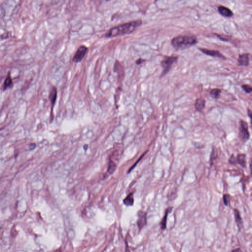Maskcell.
Returning <instances> with one entry per match:
<instances>
[{
    "mask_svg": "<svg viewBox=\"0 0 252 252\" xmlns=\"http://www.w3.org/2000/svg\"><path fill=\"white\" fill-rule=\"evenodd\" d=\"M239 136L242 141L246 142L250 138V133L248 130V126L247 122L241 120L239 122Z\"/></svg>",
    "mask_w": 252,
    "mask_h": 252,
    "instance_id": "cell-4",
    "label": "cell"
},
{
    "mask_svg": "<svg viewBox=\"0 0 252 252\" xmlns=\"http://www.w3.org/2000/svg\"><path fill=\"white\" fill-rule=\"evenodd\" d=\"M172 209L173 207H168V208H167L166 209L164 217L162 218V220L160 221V229H162V231L165 230L166 229L168 215L172 211Z\"/></svg>",
    "mask_w": 252,
    "mask_h": 252,
    "instance_id": "cell-8",
    "label": "cell"
},
{
    "mask_svg": "<svg viewBox=\"0 0 252 252\" xmlns=\"http://www.w3.org/2000/svg\"><path fill=\"white\" fill-rule=\"evenodd\" d=\"M57 97V90L56 87L53 86L51 88L49 94V99L52 107L54 106Z\"/></svg>",
    "mask_w": 252,
    "mask_h": 252,
    "instance_id": "cell-12",
    "label": "cell"
},
{
    "mask_svg": "<svg viewBox=\"0 0 252 252\" xmlns=\"http://www.w3.org/2000/svg\"><path fill=\"white\" fill-rule=\"evenodd\" d=\"M223 201H224V204L226 205V206H227L229 203V195L227 194H225L223 196Z\"/></svg>",
    "mask_w": 252,
    "mask_h": 252,
    "instance_id": "cell-21",
    "label": "cell"
},
{
    "mask_svg": "<svg viewBox=\"0 0 252 252\" xmlns=\"http://www.w3.org/2000/svg\"><path fill=\"white\" fill-rule=\"evenodd\" d=\"M198 42V39L195 35H178L173 38L171 45L176 49H186L193 46Z\"/></svg>",
    "mask_w": 252,
    "mask_h": 252,
    "instance_id": "cell-2",
    "label": "cell"
},
{
    "mask_svg": "<svg viewBox=\"0 0 252 252\" xmlns=\"http://www.w3.org/2000/svg\"><path fill=\"white\" fill-rule=\"evenodd\" d=\"M217 157V152L214 151V149H213L211 155V158H210V164L212 165V163L213 162V160L214 159L216 158Z\"/></svg>",
    "mask_w": 252,
    "mask_h": 252,
    "instance_id": "cell-20",
    "label": "cell"
},
{
    "mask_svg": "<svg viewBox=\"0 0 252 252\" xmlns=\"http://www.w3.org/2000/svg\"><path fill=\"white\" fill-rule=\"evenodd\" d=\"M236 163L239 164L243 168L246 167V156L243 154H240L237 156L236 158Z\"/></svg>",
    "mask_w": 252,
    "mask_h": 252,
    "instance_id": "cell-15",
    "label": "cell"
},
{
    "mask_svg": "<svg viewBox=\"0 0 252 252\" xmlns=\"http://www.w3.org/2000/svg\"><path fill=\"white\" fill-rule=\"evenodd\" d=\"M144 61L145 60H144L143 59L139 58L136 60V64L139 65H140L141 64L143 63V62H144Z\"/></svg>",
    "mask_w": 252,
    "mask_h": 252,
    "instance_id": "cell-24",
    "label": "cell"
},
{
    "mask_svg": "<svg viewBox=\"0 0 252 252\" xmlns=\"http://www.w3.org/2000/svg\"><path fill=\"white\" fill-rule=\"evenodd\" d=\"M115 169H116V165L114 163H113L112 161H110L108 168V172L110 174H112L115 171Z\"/></svg>",
    "mask_w": 252,
    "mask_h": 252,
    "instance_id": "cell-18",
    "label": "cell"
},
{
    "mask_svg": "<svg viewBox=\"0 0 252 252\" xmlns=\"http://www.w3.org/2000/svg\"><path fill=\"white\" fill-rule=\"evenodd\" d=\"M229 162L231 164H236V158L233 155L231 156V158L229 159Z\"/></svg>",
    "mask_w": 252,
    "mask_h": 252,
    "instance_id": "cell-23",
    "label": "cell"
},
{
    "mask_svg": "<svg viewBox=\"0 0 252 252\" xmlns=\"http://www.w3.org/2000/svg\"><path fill=\"white\" fill-rule=\"evenodd\" d=\"M250 55L249 53H245L240 55L238 59V65L240 66H248L249 64Z\"/></svg>",
    "mask_w": 252,
    "mask_h": 252,
    "instance_id": "cell-9",
    "label": "cell"
},
{
    "mask_svg": "<svg viewBox=\"0 0 252 252\" xmlns=\"http://www.w3.org/2000/svg\"><path fill=\"white\" fill-rule=\"evenodd\" d=\"M231 252H243L241 250V249L238 248L235 249L231 251Z\"/></svg>",
    "mask_w": 252,
    "mask_h": 252,
    "instance_id": "cell-25",
    "label": "cell"
},
{
    "mask_svg": "<svg viewBox=\"0 0 252 252\" xmlns=\"http://www.w3.org/2000/svg\"><path fill=\"white\" fill-rule=\"evenodd\" d=\"M147 224V214L146 212L140 211L138 213L137 225L139 230L142 229Z\"/></svg>",
    "mask_w": 252,
    "mask_h": 252,
    "instance_id": "cell-6",
    "label": "cell"
},
{
    "mask_svg": "<svg viewBox=\"0 0 252 252\" xmlns=\"http://www.w3.org/2000/svg\"><path fill=\"white\" fill-rule=\"evenodd\" d=\"M205 100L203 98H198L197 99L195 104L196 110L198 111L203 110L205 108Z\"/></svg>",
    "mask_w": 252,
    "mask_h": 252,
    "instance_id": "cell-13",
    "label": "cell"
},
{
    "mask_svg": "<svg viewBox=\"0 0 252 252\" xmlns=\"http://www.w3.org/2000/svg\"><path fill=\"white\" fill-rule=\"evenodd\" d=\"M221 90L220 89L215 88L210 91V95L213 99H218L220 96Z\"/></svg>",
    "mask_w": 252,
    "mask_h": 252,
    "instance_id": "cell-16",
    "label": "cell"
},
{
    "mask_svg": "<svg viewBox=\"0 0 252 252\" xmlns=\"http://www.w3.org/2000/svg\"><path fill=\"white\" fill-rule=\"evenodd\" d=\"M125 252H130V249H129V246L128 244L126 243V244Z\"/></svg>",
    "mask_w": 252,
    "mask_h": 252,
    "instance_id": "cell-26",
    "label": "cell"
},
{
    "mask_svg": "<svg viewBox=\"0 0 252 252\" xmlns=\"http://www.w3.org/2000/svg\"><path fill=\"white\" fill-rule=\"evenodd\" d=\"M241 87L246 93L250 94L252 92V88L250 85L248 84H243L242 85Z\"/></svg>",
    "mask_w": 252,
    "mask_h": 252,
    "instance_id": "cell-19",
    "label": "cell"
},
{
    "mask_svg": "<svg viewBox=\"0 0 252 252\" xmlns=\"http://www.w3.org/2000/svg\"><path fill=\"white\" fill-rule=\"evenodd\" d=\"M142 24V20L138 19L117 25L109 29L104 35V37L107 38H111L131 34L134 32L138 27L141 26Z\"/></svg>",
    "mask_w": 252,
    "mask_h": 252,
    "instance_id": "cell-1",
    "label": "cell"
},
{
    "mask_svg": "<svg viewBox=\"0 0 252 252\" xmlns=\"http://www.w3.org/2000/svg\"><path fill=\"white\" fill-rule=\"evenodd\" d=\"M199 49L201 51L205 53V54L207 55L208 56L214 57H218L220 58L225 59V57L219 52L218 50H209L206 49V48H199Z\"/></svg>",
    "mask_w": 252,
    "mask_h": 252,
    "instance_id": "cell-7",
    "label": "cell"
},
{
    "mask_svg": "<svg viewBox=\"0 0 252 252\" xmlns=\"http://www.w3.org/2000/svg\"><path fill=\"white\" fill-rule=\"evenodd\" d=\"M216 35L219 39H220L221 41H229V39H227L226 37H223V35H219L218 34H216Z\"/></svg>",
    "mask_w": 252,
    "mask_h": 252,
    "instance_id": "cell-22",
    "label": "cell"
},
{
    "mask_svg": "<svg viewBox=\"0 0 252 252\" xmlns=\"http://www.w3.org/2000/svg\"><path fill=\"white\" fill-rule=\"evenodd\" d=\"M123 203L124 205L127 206H132L133 205L134 203V198L133 193H130L129 194L127 197L123 200Z\"/></svg>",
    "mask_w": 252,
    "mask_h": 252,
    "instance_id": "cell-14",
    "label": "cell"
},
{
    "mask_svg": "<svg viewBox=\"0 0 252 252\" xmlns=\"http://www.w3.org/2000/svg\"><path fill=\"white\" fill-rule=\"evenodd\" d=\"M218 11L221 15L226 17H231L233 15V11L230 9L223 5L219 7Z\"/></svg>",
    "mask_w": 252,
    "mask_h": 252,
    "instance_id": "cell-11",
    "label": "cell"
},
{
    "mask_svg": "<svg viewBox=\"0 0 252 252\" xmlns=\"http://www.w3.org/2000/svg\"><path fill=\"white\" fill-rule=\"evenodd\" d=\"M12 83H13V81H12V79L11 78V76L9 75L7 76V78H5V82H4V86H3L4 90H5L7 88L11 86L12 85Z\"/></svg>",
    "mask_w": 252,
    "mask_h": 252,
    "instance_id": "cell-17",
    "label": "cell"
},
{
    "mask_svg": "<svg viewBox=\"0 0 252 252\" xmlns=\"http://www.w3.org/2000/svg\"><path fill=\"white\" fill-rule=\"evenodd\" d=\"M234 215H235V221L236 223L237 227H238V231H241L242 227H243V222L239 212L237 209H235L234 210Z\"/></svg>",
    "mask_w": 252,
    "mask_h": 252,
    "instance_id": "cell-10",
    "label": "cell"
},
{
    "mask_svg": "<svg viewBox=\"0 0 252 252\" xmlns=\"http://www.w3.org/2000/svg\"><path fill=\"white\" fill-rule=\"evenodd\" d=\"M178 60V57L175 56H165L164 59L161 61L160 65L163 68V72L161 74V76H165L170 70L174 64L176 63Z\"/></svg>",
    "mask_w": 252,
    "mask_h": 252,
    "instance_id": "cell-3",
    "label": "cell"
},
{
    "mask_svg": "<svg viewBox=\"0 0 252 252\" xmlns=\"http://www.w3.org/2000/svg\"><path fill=\"white\" fill-rule=\"evenodd\" d=\"M88 49V47L85 45L80 46L76 51L74 56L72 58L73 62L76 63H78L81 62V61L83 60L85 55L86 54Z\"/></svg>",
    "mask_w": 252,
    "mask_h": 252,
    "instance_id": "cell-5",
    "label": "cell"
}]
</instances>
